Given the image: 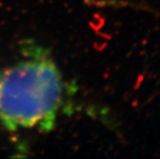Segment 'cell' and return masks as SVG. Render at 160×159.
I'll use <instances>...</instances> for the list:
<instances>
[{
    "instance_id": "6da1fadb",
    "label": "cell",
    "mask_w": 160,
    "mask_h": 159,
    "mask_svg": "<svg viewBox=\"0 0 160 159\" xmlns=\"http://www.w3.org/2000/svg\"><path fill=\"white\" fill-rule=\"evenodd\" d=\"M19 54L0 72V124L9 132H49L62 104V73L50 53L31 39Z\"/></svg>"
}]
</instances>
